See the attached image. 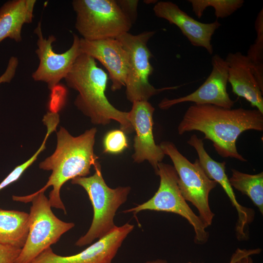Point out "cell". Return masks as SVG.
I'll list each match as a JSON object with an SVG mask.
<instances>
[{
	"label": "cell",
	"mask_w": 263,
	"mask_h": 263,
	"mask_svg": "<svg viewBox=\"0 0 263 263\" xmlns=\"http://www.w3.org/2000/svg\"><path fill=\"white\" fill-rule=\"evenodd\" d=\"M37 35V49L36 53L39 60L32 77L36 81L45 82L48 89L53 90L60 81L64 79L72 68L75 60L81 54L79 48L80 38L74 35L71 47L62 53L54 51L52 44L56 40L53 35L47 38L43 37L41 23L39 21L34 30Z\"/></svg>",
	"instance_id": "cell-10"
},
{
	"label": "cell",
	"mask_w": 263,
	"mask_h": 263,
	"mask_svg": "<svg viewBox=\"0 0 263 263\" xmlns=\"http://www.w3.org/2000/svg\"><path fill=\"white\" fill-rule=\"evenodd\" d=\"M132 103L128 118L135 132L132 159L137 163L148 161L156 173L158 164L162 162L165 155L153 138V114L155 109L148 101H137Z\"/></svg>",
	"instance_id": "cell-13"
},
{
	"label": "cell",
	"mask_w": 263,
	"mask_h": 263,
	"mask_svg": "<svg viewBox=\"0 0 263 263\" xmlns=\"http://www.w3.org/2000/svg\"><path fill=\"white\" fill-rule=\"evenodd\" d=\"M165 155L171 160L178 177V184L186 201L197 208L199 216L207 227L211 225L214 213L209 205V195L217 183L208 178L201 167L198 159L190 162L169 141L159 145Z\"/></svg>",
	"instance_id": "cell-8"
},
{
	"label": "cell",
	"mask_w": 263,
	"mask_h": 263,
	"mask_svg": "<svg viewBox=\"0 0 263 263\" xmlns=\"http://www.w3.org/2000/svg\"><path fill=\"white\" fill-rule=\"evenodd\" d=\"M97 130L95 128L73 136L63 127L56 132L57 143L54 153L39 164L40 169L52 173L46 185L37 192H43L51 186L49 194L51 207L60 209L66 213L60 198V189L67 181L77 177H86L97 162L94 153Z\"/></svg>",
	"instance_id": "cell-2"
},
{
	"label": "cell",
	"mask_w": 263,
	"mask_h": 263,
	"mask_svg": "<svg viewBox=\"0 0 263 263\" xmlns=\"http://www.w3.org/2000/svg\"><path fill=\"white\" fill-rule=\"evenodd\" d=\"M104 151L106 153L117 154L128 147V143L125 132L122 130H114L107 133L103 140Z\"/></svg>",
	"instance_id": "cell-22"
},
{
	"label": "cell",
	"mask_w": 263,
	"mask_h": 263,
	"mask_svg": "<svg viewBox=\"0 0 263 263\" xmlns=\"http://www.w3.org/2000/svg\"><path fill=\"white\" fill-rule=\"evenodd\" d=\"M29 231V213L0 208V244L21 248Z\"/></svg>",
	"instance_id": "cell-18"
},
{
	"label": "cell",
	"mask_w": 263,
	"mask_h": 263,
	"mask_svg": "<svg viewBox=\"0 0 263 263\" xmlns=\"http://www.w3.org/2000/svg\"><path fill=\"white\" fill-rule=\"evenodd\" d=\"M154 31H146L136 35L129 32L116 38L122 43L129 55V68L125 82L127 98L132 103L148 101L152 96L163 91L173 90L179 86L155 88L150 84L149 76L153 68L150 59L152 55L148 47Z\"/></svg>",
	"instance_id": "cell-9"
},
{
	"label": "cell",
	"mask_w": 263,
	"mask_h": 263,
	"mask_svg": "<svg viewBox=\"0 0 263 263\" xmlns=\"http://www.w3.org/2000/svg\"><path fill=\"white\" fill-rule=\"evenodd\" d=\"M109 77L98 67L92 57L81 54L64 78L68 87L78 94L74 104L95 125H106L112 120L117 122L124 132L133 129L128 118V112L118 110L109 101L105 94Z\"/></svg>",
	"instance_id": "cell-3"
},
{
	"label": "cell",
	"mask_w": 263,
	"mask_h": 263,
	"mask_svg": "<svg viewBox=\"0 0 263 263\" xmlns=\"http://www.w3.org/2000/svg\"><path fill=\"white\" fill-rule=\"evenodd\" d=\"M94 167L93 175L77 177L71 180L72 184L78 185L85 190L94 210L90 227L75 244L80 247L103 238L116 227L113 221L116 212L126 201L131 189L130 187L110 188L103 177L100 164L97 162Z\"/></svg>",
	"instance_id": "cell-4"
},
{
	"label": "cell",
	"mask_w": 263,
	"mask_h": 263,
	"mask_svg": "<svg viewBox=\"0 0 263 263\" xmlns=\"http://www.w3.org/2000/svg\"><path fill=\"white\" fill-rule=\"evenodd\" d=\"M19 62V59L16 56H12L9 58L5 71L0 76V84L11 82L15 75Z\"/></svg>",
	"instance_id": "cell-26"
},
{
	"label": "cell",
	"mask_w": 263,
	"mask_h": 263,
	"mask_svg": "<svg viewBox=\"0 0 263 263\" xmlns=\"http://www.w3.org/2000/svg\"><path fill=\"white\" fill-rule=\"evenodd\" d=\"M134 225L126 223L75 254L63 256L48 248L31 263H112L124 240Z\"/></svg>",
	"instance_id": "cell-12"
},
{
	"label": "cell",
	"mask_w": 263,
	"mask_h": 263,
	"mask_svg": "<svg viewBox=\"0 0 263 263\" xmlns=\"http://www.w3.org/2000/svg\"><path fill=\"white\" fill-rule=\"evenodd\" d=\"M250 130L263 131V113L258 110L208 104L190 106L178 127L180 135L193 131L202 132L219 155L243 162L247 160L238 152L236 143L242 133Z\"/></svg>",
	"instance_id": "cell-1"
},
{
	"label": "cell",
	"mask_w": 263,
	"mask_h": 263,
	"mask_svg": "<svg viewBox=\"0 0 263 263\" xmlns=\"http://www.w3.org/2000/svg\"><path fill=\"white\" fill-rule=\"evenodd\" d=\"M212 71L205 81L194 92L177 98L163 99L159 107L163 110L176 104L186 102L198 105H213L225 109H231L235 101L232 100L227 92L228 82L227 65L219 55L211 58Z\"/></svg>",
	"instance_id": "cell-11"
},
{
	"label": "cell",
	"mask_w": 263,
	"mask_h": 263,
	"mask_svg": "<svg viewBox=\"0 0 263 263\" xmlns=\"http://www.w3.org/2000/svg\"><path fill=\"white\" fill-rule=\"evenodd\" d=\"M229 182L232 187L247 195L263 214V172L250 174L231 169Z\"/></svg>",
	"instance_id": "cell-19"
},
{
	"label": "cell",
	"mask_w": 263,
	"mask_h": 263,
	"mask_svg": "<svg viewBox=\"0 0 263 263\" xmlns=\"http://www.w3.org/2000/svg\"><path fill=\"white\" fill-rule=\"evenodd\" d=\"M225 60L227 65V81L232 92L263 113V92L252 72L246 56L240 52L229 53Z\"/></svg>",
	"instance_id": "cell-16"
},
{
	"label": "cell",
	"mask_w": 263,
	"mask_h": 263,
	"mask_svg": "<svg viewBox=\"0 0 263 263\" xmlns=\"http://www.w3.org/2000/svg\"><path fill=\"white\" fill-rule=\"evenodd\" d=\"M81 54L98 60L106 68L112 82L111 90L115 91L125 86L129 68V55L117 38L89 40L80 38Z\"/></svg>",
	"instance_id": "cell-14"
},
{
	"label": "cell",
	"mask_w": 263,
	"mask_h": 263,
	"mask_svg": "<svg viewBox=\"0 0 263 263\" xmlns=\"http://www.w3.org/2000/svg\"><path fill=\"white\" fill-rule=\"evenodd\" d=\"M145 263H168V262L165 260L157 259L155 260L147 261Z\"/></svg>",
	"instance_id": "cell-28"
},
{
	"label": "cell",
	"mask_w": 263,
	"mask_h": 263,
	"mask_svg": "<svg viewBox=\"0 0 263 263\" xmlns=\"http://www.w3.org/2000/svg\"><path fill=\"white\" fill-rule=\"evenodd\" d=\"M75 27L81 38L94 40L116 38L129 32L132 22L114 0H74Z\"/></svg>",
	"instance_id": "cell-6"
},
{
	"label": "cell",
	"mask_w": 263,
	"mask_h": 263,
	"mask_svg": "<svg viewBox=\"0 0 263 263\" xmlns=\"http://www.w3.org/2000/svg\"><path fill=\"white\" fill-rule=\"evenodd\" d=\"M155 174L160 177V181L159 188L153 196L148 201L123 212L136 214L148 210L178 214L186 219L193 227L194 243L199 245L205 244L209 238L207 227L183 197L178 187V175L173 166L161 162L158 165Z\"/></svg>",
	"instance_id": "cell-7"
},
{
	"label": "cell",
	"mask_w": 263,
	"mask_h": 263,
	"mask_svg": "<svg viewBox=\"0 0 263 263\" xmlns=\"http://www.w3.org/2000/svg\"><path fill=\"white\" fill-rule=\"evenodd\" d=\"M21 249L0 244V263H14L19 254Z\"/></svg>",
	"instance_id": "cell-25"
},
{
	"label": "cell",
	"mask_w": 263,
	"mask_h": 263,
	"mask_svg": "<svg viewBox=\"0 0 263 263\" xmlns=\"http://www.w3.org/2000/svg\"><path fill=\"white\" fill-rule=\"evenodd\" d=\"M48 137L46 135L41 146L34 155L23 164L17 166L0 183V190L18 180L24 171L36 160L39 154L45 149Z\"/></svg>",
	"instance_id": "cell-23"
},
{
	"label": "cell",
	"mask_w": 263,
	"mask_h": 263,
	"mask_svg": "<svg viewBox=\"0 0 263 263\" xmlns=\"http://www.w3.org/2000/svg\"><path fill=\"white\" fill-rule=\"evenodd\" d=\"M118 4L125 13L129 17L132 22L135 20L137 16V7L138 0H117Z\"/></svg>",
	"instance_id": "cell-27"
},
{
	"label": "cell",
	"mask_w": 263,
	"mask_h": 263,
	"mask_svg": "<svg viewBox=\"0 0 263 263\" xmlns=\"http://www.w3.org/2000/svg\"><path fill=\"white\" fill-rule=\"evenodd\" d=\"M256 38L248 51L246 56L250 64L252 72L263 92V10L259 12L255 22Z\"/></svg>",
	"instance_id": "cell-20"
},
{
	"label": "cell",
	"mask_w": 263,
	"mask_h": 263,
	"mask_svg": "<svg viewBox=\"0 0 263 263\" xmlns=\"http://www.w3.org/2000/svg\"><path fill=\"white\" fill-rule=\"evenodd\" d=\"M36 3V0H12L0 7V43L6 38L22 40V26L32 22Z\"/></svg>",
	"instance_id": "cell-17"
},
{
	"label": "cell",
	"mask_w": 263,
	"mask_h": 263,
	"mask_svg": "<svg viewBox=\"0 0 263 263\" xmlns=\"http://www.w3.org/2000/svg\"><path fill=\"white\" fill-rule=\"evenodd\" d=\"M195 15L201 18L207 8H214L217 19L227 18L241 8L244 0H188Z\"/></svg>",
	"instance_id": "cell-21"
},
{
	"label": "cell",
	"mask_w": 263,
	"mask_h": 263,
	"mask_svg": "<svg viewBox=\"0 0 263 263\" xmlns=\"http://www.w3.org/2000/svg\"><path fill=\"white\" fill-rule=\"evenodd\" d=\"M261 251L260 248L246 249L238 248L233 253L229 263H253L251 256L258 254Z\"/></svg>",
	"instance_id": "cell-24"
},
{
	"label": "cell",
	"mask_w": 263,
	"mask_h": 263,
	"mask_svg": "<svg viewBox=\"0 0 263 263\" xmlns=\"http://www.w3.org/2000/svg\"><path fill=\"white\" fill-rule=\"evenodd\" d=\"M15 201L32 202L29 213V231L24 246L14 263H31L43 251L56 243L75 226L58 219L53 212L43 192L12 196Z\"/></svg>",
	"instance_id": "cell-5"
},
{
	"label": "cell",
	"mask_w": 263,
	"mask_h": 263,
	"mask_svg": "<svg viewBox=\"0 0 263 263\" xmlns=\"http://www.w3.org/2000/svg\"><path fill=\"white\" fill-rule=\"evenodd\" d=\"M188 263H191V262H188Z\"/></svg>",
	"instance_id": "cell-29"
},
{
	"label": "cell",
	"mask_w": 263,
	"mask_h": 263,
	"mask_svg": "<svg viewBox=\"0 0 263 263\" xmlns=\"http://www.w3.org/2000/svg\"><path fill=\"white\" fill-rule=\"evenodd\" d=\"M153 11L158 18L177 26L192 45L204 48L210 55L213 54L212 37L221 25L218 20L207 23L198 21L169 1L157 2Z\"/></svg>",
	"instance_id": "cell-15"
}]
</instances>
